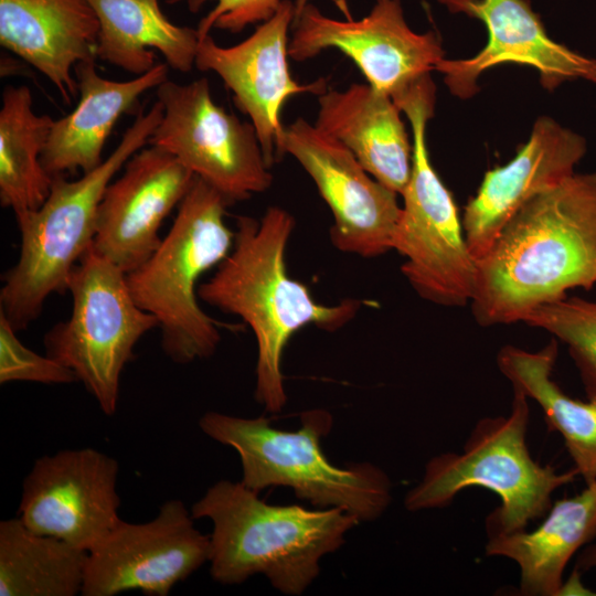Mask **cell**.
Returning <instances> with one entry per match:
<instances>
[{
    "mask_svg": "<svg viewBox=\"0 0 596 596\" xmlns=\"http://www.w3.org/2000/svg\"><path fill=\"white\" fill-rule=\"evenodd\" d=\"M97 15L87 0H0V44L41 72L71 104L73 72L96 60Z\"/></svg>",
    "mask_w": 596,
    "mask_h": 596,
    "instance_id": "d6986e66",
    "label": "cell"
},
{
    "mask_svg": "<svg viewBox=\"0 0 596 596\" xmlns=\"http://www.w3.org/2000/svg\"><path fill=\"white\" fill-rule=\"evenodd\" d=\"M318 102L315 125L343 143L374 179L402 194L413 146L393 98L368 83L326 89Z\"/></svg>",
    "mask_w": 596,
    "mask_h": 596,
    "instance_id": "ffe728a7",
    "label": "cell"
},
{
    "mask_svg": "<svg viewBox=\"0 0 596 596\" xmlns=\"http://www.w3.org/2000/svg\"><path fill=\"white\" fill-rule=\"evenodd\" d=\"M294 228L295 219L279 206L268 207L259 221L238 216L232 249L198 289L202 301L238 316L252 329L255 400L270 413L280 412L287 401L281 359L289 339L307 326L336 331L361 309L352 298L318 304L306 285L288 275L285 253Z\"/></svg>",
    "mask_w": 596,
    "mask_h": 596,
    "instance_id": "7a4b0ae2",
    "label": "cell"
},
{
    "mask_svg": "<svg viewBox=\"0 0 596 596\" xmlns=\"http://www.w3.org/2000/svg\"><path fill=\"white\" fill-rule=\"evenodd\" d=\"M78 102L66 116L54 120L41 160L52 177L88 172L103 161L107 138L118 119L129 111L147 91L168 79L167 64L128 81L100 76L95 61L76 66Z\"/></svg>",
    "mask_w": 596,
    "mask_h": 596,
    "instance_id": "44dd1931",
    "label": "cell"
},
{
    "mask_svg": "<svg viewBox=\"0 0 596 596\" xmlns=\"http://www.w3.org/2000/svg\"><path fill=\"white\" fill-rule=\"evenodd\" d=\"M596 284V172L573 173L523 204L477 260L470 305L483 327Z\"/></svg>",
    "mask_w": 596,
    "mask_h": 596,
    "instance_id": "6da1fadb",
    "label": "cell"
},
{
    "mask_svg": "<svg viewBox=\"0 0 596 596\" xmlns=\"http://www.w3.org/2000/svg\"><path fill=\"white\" fill-rule=\"evenodd\" d=\"M523 322L564 342L586 390L596 387V301L566 297L534 309Z\"/></svg>",
    "mask_w": 596,
    "mask_h": 596,
    "instance_id": "4316f807",
    "label": "cell"
},
{
    "mask_svg": "<svg viewBox=\"0 0 596 596\" xmlns=\"http://www.w3.org/2000/svg\"><path fill=\"white\" fill-rule=\"evenodd\" d=\"M212 521L210 573L224 585L262 574L280 593L299 596L320 573V560L339 550L360 523L338 508L274 505L241 481L220 480L191 509Z\"/></svg>",
    "mask_w": 596,
    "mask_h": 596,
    "instance_id": "3957f363",
    "label": "cell"
},
{
    "mask_svg": "<svg viewBox=\"0 0 596 596\" xmlns=\"http://www.w3.org/2000/svg\"><path fill=\"white\" fill-rule=\"evenodd\" d=\"M577 567L581 570H589L596 567V543L586 547L577 562Z\"/></svg>",
    "mask_w": 596,
    "mask_h": 596,
    "instance_id": "4dcf8cb0",
    "label": "cell"
},
{
    "mask_svg": "<svg viewBox=\"0 0 596 596\" xmlns=\"http://www.w3.org/2000/svg\"><path fill=\"white\" fill-rule=\"evenodd\" d=\"M435 84L423 75L392 98L412 127L413 156L393 249L404 258L401 272L425 300L445 307L471 301L477 260L467 244L450 191L435 171L426 143L434 115Z\"/></svg>",
    "mask_w": 596,
    "mask_h": 596,
    "instance_id": "ba28073f",
    "label": "cell"
},
{
    "mask_svg": "<svg viewBox=\"0 0 596 596\" xmlns=\"http://www.w3.org/2000/svg\"><path fill=\"white\" fill-rule=\"evenodd\" d=\"M18 381L68 384L77 379L54 359L26 348L11 322L0 312V384Z\"/></svg>",
    "mask_w": 596,
    "mask_h": 596,
    "instance_id": "83f0119b",
    "label": "cell"
},
{
    "mask_svg": "<svg viewBox=\"0 0 596 596\" xmlns=\"http://www.w3.org/2000/svg\"><path fill=\"white\" fill-rule=\"evenodd\" d=\"M308 3V0H296L295 2V18L302 11L305 6ZM294 18V19H295Z\"/></svg>",
    "mask_w": 596,
    "mask_h": 596,
    "instance_id": "1f68e13d",
    "label": "cell"
},
{
    "mask_svg": "<svg viewBox=\"0 0 596 596\" xmlns=\"http://www.w3.org/2000/svg\"><path fill=\"white\" fill-rule=\"evenodd\" d=\"M54 119L33 108L31 89L7 86L0 108V203L15 217L38 210L50 194L53 178L42 153Z\"/></svg>",
    "mask_w": 596,
    "mask_h": 596,
    "instance_id": "d4e9b609",
    "label": "cell"
},
{
    "mask_svg": "<svg viewBox=\"0 0 596 596\" xmlns=\"http://www.w3.org/2000/svg\"><path fill=\"white\" fill-rule=\"evenodd\" d=\"M289 153L328 204L332 245L364 258L393 249L402 207L397 193L374 179L340 141L302 118L284 127L276 158Z\"/></svg>",
    "mask_w": 596,
    "mask_h": 596,
    "instance_id": "8fae6325",
    "label": "cell"
},
{
    "mask_svg": "<svg viewBox=\"0 0 596 596\" xmlns=\"http://www.w3.org/2000/svg\"><path fill=\"white\" fill-rule=\"evenodd\" d=\"M88 552L38 534L20 518L0 522L1 596L82 594Z\"/></svg>",
    "mask_w": 596,
    "mask_h": 596,
    "instance_id": "484cf974",
    "label": "cell"
},
{
    "mask_svg": "<svg viewBox=\"0 0 596 596\" xmlns=\"http://www.w3.org/2000/svg\"><path fill=\"white\" fill-rule=\"evenodd\" d=\"M557 342L532 352L507 345L498 354V366L512 384L542 409L550 430L558 433L578 475L590 483L596 480V387L588 389V400L565 394L552 380Z\"/></svg>",
    "mask_w": 596,
    "mask_h": 596,
    "instance_id": "cb8c5ba5",
    "label": "cell"
},
{
    "mask_svg": "<svg viewBox=\"0 0 596 596\" xmlns=\"http://www.w3.org/2000/svg\"><path fill=\"white\" fill-rule=\"evenodd\" d=\"M162 114L159 100L140 110L99 166L73 181L54 177L44 203L15 217L20 253L2 276L0 312L17 331L41 315L49 296L67 291L73 268L93 244L106 188L125 163L148 145Z\"/></svg>",
    "mask_w": 596,
    "mask_h": 596,
    "instance_id": "277c9868",
    "label": "cell"
},
{
    "mask_svg": "<svg viewBox=\"0 0 596 596\" xmlns=\"http://www.w3.org/2000/svg\"><path fill=\"white\" fill-rule=\"evenodd\" d=\"M596 539V480L552 503L534 530L488 534L487 556L513 561L525 596L562 595L564 571L574 554Z\"/></svg>",
    "mask_w": 596,
    "mask_h": 596,
    "instance_id": "7402d4cb",
    "label": "cell"
},
{
    "mask_svg": "<svg viewBox=\"0 0 596 596\" xmlns=\"http://www.w3.org/2000/svg\"><path fill=\"white\" fill-rule=\"evenodd\" d=\"M117 460L93 448L38 458L22 482L19 518L31 531L89 552L119 522Z\"/></svg>",
    "mask_w": 596,
    "mask_h": 596,
    "instance_id": "5bb4252c",
    "label": "cell"
},
{
    "mask_svg": "<svg viewBox=\"0 0 596 596\" xmlns=\"http://www.w3.org/2000/svg\"><path fill=\"white\" fill-rule=\"evenodd\" d=\"M528 400L513 390L508 415L481 418L459 453L430 458L422 480L405 496L406 510L445 508L462 490L481 487L500 499V505L487 518L488 534L523 530L543 517L552 505V494L579 475L575 468L560 472L531 456Z\"/></svg>",
    "mask_w": 596,
    "mask_h": 596,
    "instance_id": "52a82bcc",
    "label": "cell"
},
{
    "mask_svg": "<svg viewBox=\"0 0 596 596\" xmlns=\"http://www.w3.org/2000/svg\"><path fill=\"white\" fill-rule=\"evenodd\" d=\"M156 93L163 114L148 145L174 156L230 203L272 185L254 126L219 106L206 78L187 84L167 79Z\"/></svg>",
    "mask_w": 596,
    "mask_h": 596,
    "instance_id": "30bf717a",
    "label": "cell"
},
{
    "mask_svg": "<svg viewBox=\"0 0 596 596\" xmlns=\"http://www.w3.org/2000/svg\"><path fill=\"white\" fill-rule=\"evenodd\" d=\"M594 595L589 589L585 588L581 582L579 573L574 571L568 581L564 582L562 595Z\"/></svg>",
    "mask_w": 596,
    "mask_h": 596,
    "instance_id": "f546056e",
    "label": "cell"
},
{
    "mask_svg": "<svg viewBox=\"0 0 596 596\" xmlns=\"http://www.w3.org/2000/svg\"><path fill=\"white\" fill-rule=\"evenodd\" d=\"M67 291L71 316L45 334V354L70 369L110 416L123 370L137 342L158 328V321L136 304L126 274L93 246L73 268Z\"/></svg>",
    "mask_w": 596,
    "mask_h": 596,
    "instance_id": "9c48e42d",
    "label": "cell"
},
{
    "mask_svg": "<svg viewBox=\"0 0 596 596\" xmlns=\"http://www.w3.org/2000/svg\"><path fill=\"white\" fill-rule=\"evenodd\" d=\"M585 152L582 136L549 117L539 118L515 157L488 171L465 206L464 234L476 260L487 254L523 204L573 174Z\"/></svg>",
    "mask_w": 596,
    "mask_h": 596,
    "instance_id": "ac0fdd59",
    "label": "cell"
},
{
    "mask_svg": "<svg viewBox=\"0 0 596 596\" xmlns=\"http://www.w3.org/2000/svg\"><path fill=\"white\" fill-rule=\"evenodd\" d=\"M332 425V415L322 408L304 412L296 430L277 429L264 416L207 412L199 421L205 435L237 451L241 482L253 491L288 487L316 507L341 509L359 522L374 521L390 505L391 480L368 461L332 465L320 445Z\"/></svg>",
    "mask_w": 596,
    "mask_h": 596,
    "instance_id": "5b68a950",
    "label": "cell"
},
{
    "mask_svg": "<svg viewBox=\"0 0 596 596\" xmlns=\"http://www.w3.org/2000/svg\"><path fill=\"white\" fill-rule=\"evenodd\" d=\"M181 500L163 502L142 523L120 522L88 552L83 596L140 590L167 596L210 557V535L201 533Z\"/></svg>",
    "mask_w": 596,
    "mask_h": 596,
    "instance_id": "4fadbf2b",
    "label": "cell"
},
{
    "mask_svg": "<svg viewBox=\"0 0 596 596\" xmlns=\"http://www.w3.org/2000/svg\"><path fill=\"white\" fill-rule=\"evenodd\" d=\"M327 49L343 52L370 85L391 97L428 74L444 58L438 35L413 31L400 0H376L360 20L329 18L307 3L294 19L288 55L302 62Z\"/></svg>",
    "mask_w": 596,
    "mask_h": 596,
    "instance_id": "7c38bea8",
    "label": "cell"
},
{
    "mask_svg": "<svg viewBox=\"0 0 596 596\" xmlns=\"http://www.w3.org/2000/svg\"><path fill=\"white\" fill-rule=\"evenodd\" d=\"M194 179L184 164L158 146L137 151L105 190L93 248L125 274L139 267L160 245L163 221Z\"/></svg>",
    "mask_w": 596,
    "mask_h": 596,
    "instance_id": "2e32d148",
    "label": "cell"
},
{
    "mask_svg": "<svg viewBox=\"0 0 596 596\" xmlns=\"http://www.w3.org/2000/svg\"><path fill=\"white\" fill-rule=\"evenodd\" d=\"M178 2L182 0H169ZM213 9L200 21V40L210 34L212 28L238 33L254 23L269 20L283 0H214Z\"/></svg>",
    "mask_w": 596,
    "mask_h": 596,
    "instance_id": "f1b7e54d",
    "label": "cell"
},
{
    "mask_svg": "<svg viewBox=\"0 0 596 596\" xmlns=\"http://www.w3.org/2000/svg\"><path fill=\"white\" fill-rule=\"evenodd\" d=\"M227 199L195 177L153 254L126 274L136 304L156 317L163 353L188 364L213 355L224 327L199 305V280L230 253L234 231L225 223Z\"/></svg>",
    "mask_w": 596,
    "mask_h": 596,
    "instance_id": "8992f818",
    "label": "cell"
},
{
    "mask_svg": "<svg viewBox=\"0 0 596 596\" xmlns=\"http://www.w3.org/2000/svg\"><path fill=\"white\" fill-rule=\"evenodd\" d=\"M439 1L453 13L481 20L488 30V42L476 56L443 58L435 66L455 96L471 97L478 92L481 73L502 63L535 68L541 84L549 91L571 79L596 84V60L552 40L528 0Z\"/></svg>",
    "mask_w": 596,
    "mask_h": 596,
    "instance_id": "e0dca14e",
    "label": "cell"
},
{
    "mask_svg": "<svg viewBox=\"0 0 596 596\" xmlns=\"http://www.w3.org/2000/svg\"><path fill=\"white\" fill-rule=\"evenodd\" d=\"M294 18L295 3L283 0L276 13L244 41L224 47L209 34L200 40L195 57V66L216 73L233 93L236 106L249 117L269 167L283 135L280 113L286 100L327 89L323 78L304 85L291 76L288 29Z\"/></svg>",
    "mask_w": 596,
    "mask_h": 596,
    "instance_id": "9a60e30c",
    "label": "cell"
},
{
    "mask_svg": "<svg viewBox=\"0 0 596 596\" xmlns=\"http://www.w3.org/2000/svg\"><path fill=\"white\" fill-rule=\"evenodd\" d=\"M94 9L99 33L96 58L135 76L156 66L157 50L175 71L195 65L200 38L196 29L172 23L159 0H87Z\"/></svg>",
    "mask_w": 596,
    "mask_h": 596,
    "instance_id": "603a6c76",
    "label": "cell"
}]
</instances>
